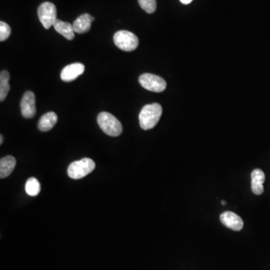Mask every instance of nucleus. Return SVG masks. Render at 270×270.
Masks as SVG:
<instances>
[{"mask_svg":"<svg viewBox=\"0 0 270 270\" xmlns=\"http://www.w3.org/2000/svg\"><path fill=\"white\" fill-rule=\"evenodd\" d=\"M98 124L101 129L111 137H117L123 132L121 123L111 113L101 112L97 118Z\"/></svg>","mask_w":270,"mask_h":270,"instance_id":"obj_2","label":"nucleus"},{"mask_svg":"<svg viewBox=\"0 0 270 270\" xmlns=\"http://www.w3.org/2000/svg\"><path fill=\"white\" fill-rule=\"evenodd\" d=\"M226 203H227L226 201H222V205H225V204H226Z\"/></svg>","mask_w":270,"mask_h":270,"instance_id":"obj_21","label":"nucleus"},{"mask_svg":"<svg viewBox=\"0 0 270 270\" xmlns=\"http://www.w3.org/2000/svg\"><path fill=\"white\" fill-rule=\"evenodd\" d=\"M265 182V174L261 169H255L251 173V190L256 195L264 193V182Z\"/></svg>","mask_w":270,"mask_h":270,"instance_id":"obj_10","label":"nucleus"},{"mask_svg":"<svg viewBox=\"0 0 270 270\" xmlns=\"http://www.w3.org/2000/svg\"><path fill=\"white\" fill-rule=\"evenodd\" d=\"M162 114V106L158 103L145 105L139 114L140 127L143 130L153 129L159 123Z\"/></svg>","mask_w":270,"mask_h":270,"instance_id":"obj_1","label":"nucleus"},{"mask_svg":"<svg viewBox=\"0 0 270 270\" xmlns=\"http://www.w3.org/2000/svg\"><path fill=\"white\" fill-rule=\"evenodd\" d=\"M139 83L143 88L155 93H162L167 87L166 81L162 77L149 73L140 75Z\"/></svg>","mask_w":270,"mask_h":270,"instance_id":"obj_6","label":"nucleus"},{"mask_svg":"<svg viewBox=\"0 0 270 270\" xmlns=\"http://www.w3.org/2000/svg\"><path fill=\"white\" fill-rule=\"evenodd\" d=\"M11 35V27L6 23L0 22V41H4L8 39Z\"/></svg>","mask_w":270,"mask_h":270,"instance_id":"obj_18","label":"nucleus"},{"mask_svg":"<svg viewBox=\"0 0 270 270\" xmlns=\"http://www.w3.org/2000/svg\"><path fill=\"white\" fill-rule=\"evenodd\" d=\"M139 5L146 13L152 14L156 10V0H138Z\"/></svg>","mask_w":270,"mask_h":270,"instance_id":"obj_17","label":"nucleus"},{"mask_svg":"<svg viewBox=\"0 0 270 270\" xmlns=\"http://www.w3.org/2000/svg\"><path fill=\"white\" fill-rule=\"evenodd\" d=\"M113 42L120 50L130 52L136 50L138 47L139 40L137 35L127 30L116 32L113 35Z\"/></svg>","mask_w":270,"mask_h":270,"instance_id":"obj_4","label":"nucleus"},{"mask_svg":"<svg viewBox=\"0 0 270 270\" xmlns=\"http://www.w3.org/2000/svg\"><path fill=\"white\" fill-rule=\"evenodd\" d=\"M26 192L30 196L35 197L39 194L41 191V185L35 178H30L26 182Z\"/></svg>","mask_w":270,"mask_h":270,"instance_id":"obj_16","label":"nucleus"},{"mask_svg":"<svg viewBox=\"0 0 270 270\" xmlns=\"http://www.w3.org/2000/svg\"><path fill=\"white\" fill-rule=\"evenodd\" d=\"M94 161L88 158L72 162L68 168V175L73 179H80L85 177L95 170Z\"/></svg>","mask_w":270,"mask_h":270,"instance_id":"obj_3","label":"nucleus"},{"mask_svg":"<svg viewBox=\"0 0 270 270\" xmlns=\"http://www.w3.org/2000/svg\"><path fill=\"white\" fill-rule=\"evenodd\" d=\"M179 1H180L182 4H184V5H189V4H190L193 0H179Z\"/></svg>","mask_w":270,"mask_h":270,"instance_id":"obj_19","label":"nucleus"},{"mask_svg":"<svg viewBox=\"0 0 270 270\" xmlns=\"http://www.w3.org/2000/svg\"><path fill=\"white\" fill-rule=\"evenodd\" d=\"M94 20L93 16L89 14H83L79 16L73 24L74 32L79 34L87 33L90 31L92 23Z\"/></svg>","mask_w":270,"mask_h":270,"instance_id":"obj_11","label":"nucleus"},{"mask_svg":"<svg viewBox=\"0 0 270 270\" xmlns=\"http://www.w3.org/2000/svg\"><path fill=\"white\" fill-rule=\"evenodd\" d=\"M16 165V159L13 156H8L0 160V177L1 179L10 176Z\"/></svg>","mask_w":270,"mask_h":270,"instance_id":"obj_14","label":"nucleus"},{"mask_svg":"<svg viewBox=\"0 0 270 270\" xmlns=\"http://www.w3.org/2000/svg\"><path fill=\"white\" fill-rule=\"evenodd\" d=\"M10 80L9 73L7 71H1L0 74V101H3L8 96L10 90L8 81Z\"/></svg>","mask_w":270,"mask_h":270,"instance_id":"obj_15","label":"nucleus"},{"mask_svg":"<svg viewBox=\"0 0 270 270\" xmlns=\"http://www.w3.org/2000/svg\"><path fill=\"white\" fill-rule=\"evenodd\" d=\"M57 121H58L57 115L54 112H49L41 116L38 122V129L41 132H48L54 127Z\"/></svg>","mask_w":270,"mask_h":270,"instance_id":"obj_12","label":"nucleus"},{"mask_svg":"<svg viewBox=\"0 0 270 270\" xmlns=\"http://www.w3.org/2000/svg\"><path fill=\"white\" fill-rule=\"evenodd\" d=\"M220 220L225 226L233 231H239L243 228V221L242 218L233 212H223L220 215Z\"/></svg>","mask_w":270,"mask_h":270,"instance_id":"obj_9","label":"nucleus"},{"mask_svg":"<svg viewBox=\"0 0 270 270\" xmlns=\"http://www.w3.org/2000/svg\"><path fill=\"white\" fill-rule=\"evenodd\" d=\"M54 27L57 33L63 35L68 40H72L74 38L75 32H74L73 24L57 19L54 23Z\"/></svg>","mask_w":270,"mask_h":270,"instance_id":"obj_13","label":"nucleus"},{"mask_svg":"<svg viewBox=\"0 0 270 270\" xmlns=\"http://www.w3.org/2000/svg\"><path fill=\"white\" fill-rule=\"evenodd\" d=\"M38 15L43 27L49 30L57 20V8L52 2H43L38 7Z\"/></svg>","mask_w":270,"mask_h":270,"instance_id":"obj_5","label":"nucleus"},{"mask_svg":"<svg viewBox=\"0 0 270 270\" xmlns=\"http://www.w3.org/2000/svg\"><path fill=\"white\" fill-rule=\"evenodd\" d=\"M21 113L26 119H31L34 117L36 113L35 107V94L31 91H27L24 93L21 99Z\"/></svg>","mask_w":270,"mask_h":270,"instance_id":"obj_7","label":"nucleus"},{"mask_svg":"<svg viewBox=\"0 0 270 270\" xmlns=\"http://www.w3.org/2000/svg\"><path fill=\"white\" fill-rule=\"evenodd\" d=\"M2 141H3V137H2V135H1L0 136V144H2Z\"/></svg>","mask_w":270,"mask_h":270,"instance_id":"obj_20","label":"nucleus"},{"mask_svg":"<svg viewBox=\"0 0 270 270\" xmlns=\"http://www.w3.org/2000/svg\"><path fill=\"white\" fill-rule=\"evenodd\" d=\"M85 71V66L82 63H76L68 65L63 68L61 72L62 80L65 82H71L76 80L79 76Z\"/></svg>","mask_w":270,"mask_h":270,"instance_id":"obj_8","label":"nucleus"}]
</instances>
